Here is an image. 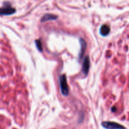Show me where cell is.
Wrapping results in <instances>:
<instances>
[{
	"label": "cell",
	"instance_id": "6da1fadb",
	"mask_svg": "<svg viewBox=\"0 0 129 129\" xmlns=\"http://www.w3.org/2000/svg\"><path fill=\"white\" fill-rule=\"evenodd\" d=\"M59 86L62 94L64 96H68L69 94V88L67 83V76L65 74H62L59 78Z\"/></svg>",
	"mask_w": 129,
	"mask_h": 129
},
{
	"label": "cell",
	"instance_id": "7a4b0ae2",
	"mask_svg": "<svg viewBox=\"0 0 129 129\" xmlns=\"http://www.w3.org/2000/svg\"><path fill=\"white\" fill-rule=\"evenodd\" d=\"M16 12L15 8L11 6V4L8 2H5L3 3V6L0 8V15L1 16H6L11 15Z\"/></svg>",
	"mask_w": 129,
	"mask_h": 129
},
{
	"label": "cell",
	"instance_id": "3957f363",
	"mask_svg": "<svg viewBox=\"0 0 129 129\" xmlns=\"http://www.w3.org/2000/svg\"><path fill=\"white\" fill-rule=\"evenodd\" d=\"M101 125L106 129H125V127L120 123L108 121L102 122Z\"/></svg>",
	"mask_w": 129,
	"mask_h": 129
},
{
	"label": "cell",
	"instance_id": "277c9868",
	"mask_svg": "<svg viewBox=\"0 0 129 129\" xmlns=\"http://www.w3.org/2000/svg\"><path fill=\"white\" fill-rule=\"evenodd\" d=\"M90 68V59L89 56H86L84 58L83 60V63H82V73L84 75H87L89 71Z\"/></svg>",
	"mask_w": 129,
	"mask_h": 129
},
{
	"label": "cell",
	"instance_id": "5b68a950",
	"mask_svg": "<svg viewBox=\"0 0 129 129\" xmlns=\"http://www.w3.org/2000/svg\"><path fill=\"white\" fill-rule=\"evenodd\" d=\"M79 42L80 44V52L78 54V60L80 61V60H81L83 55H84L86 47H87V44H86L85 40H83V39H80Z\"/></svg>",
	"mask_w": 129,
	"mask_h": 129
},
{
	"label": "cell",
	"instance_id": "8992f818",
	"mask_svg": "<svg viewBox=\"0 0 129 129\" xmlns=\"http://www.w3.org/2000/svg\"><path fill=\"white\" fill-rule=\"evenodd\" d=\"M58 18V16L56 15H53V14L47 13L45 14L44 16L40 19V21L41 22H46L48 21H53V20H56Z\"/></svg>",
	"mask_w": 129,
	"mask_h": 129
},
{
	"label": "cell",
	"instance_id": "52a82bcc",
	"mask_svg": "<svg viewBox=\"0 0 129 129\" xmlns=\"http://www.w3.org/2000/svg\"><path fill=\"white\" fill-rule=\"evenodd\" d=\"M100 34L102 36H107L110 32V28L107 25H102L100 28Z\"/></svg>",
	"mask_w": 129,
	"mask_h": 129
},
{
	"label": "cell",
	"instance_id": "ba28073f",
	"mask_svg": "<svg viewBox=\"0 0 129 129\" xmlns=\"http://www.w3.org/2000/svg\"><path fill=\"white\" fill-rule=\"evenodd\" d=\"M35 44L36 45V47L37 48L38 50L40 52H42V43L41 40L40 39H37V40H35Z\"/></svg>",
	"mask_w": 129,
	"mask_h": 129
},
{
	"label": "cell",
	"instance_id": "9c48e42d",
	"mask_svg": "<svg viewBox=\"0 0 129 129\" xmlns=\"http://www.w3.org/2000/svg\"><path fill=\"white\" fill-rule=\"evenodd\" d=\"M111 111H112L113 112H116V108H115V107H113V108H111Z\"/></svg>",
	"mask_w": 129,
	"mask_h": 129
}]
</instances>
